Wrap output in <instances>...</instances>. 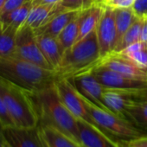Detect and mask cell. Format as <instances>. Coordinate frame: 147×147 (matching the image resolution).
I'll list each match as a JSON object with an SVG mask.
<instances>
[{"label":"cell","mask_w":147,"mask_h":147,"mask_svg":"<svg viewBox=\"0 0 147 147\" xmlns=\"http://www.w3.org/2000/svg\"><path fill=\"white\" fill-rule=\"evenodd\" d=\"M104 5L96 3L91 7L80 11L79 13V36L77 42L87 36L96 30L99 21L102 16Z\"/></svg>","instance_id":"17"},{"label":"cell","mask_w":147,"mask_h":147,"mask_svg":"<svg viewBox=\"0 0 147 147\" xmlns=\"http://www.w3.org/2000/svg\"><path fill=\"white\" fill-rule=\"evenodd\" d=\"M33 5H55L59 4L61 0H32Z\"/></svg>","instance_id":"33"},{"label":"cell","mask_w":147,"mask_h":147,"mask_svg":"<svg viewBox=\"0 0 147 147\" xmlns=\"http://www.w3.org/2000/svg\"><path fill=\"white\" fill-rule=\"evenodd\" d=\"M82 98L83 99L95 125L102 129L111 137L120 141H128L145 135V133L137 128L128 119L122 118L109 110H105L97 107L82 96Z\"/></svg>","instance_id":"5"},{"label":"cell","mask_w":147,"mask_h":147,"mask_svg":"<svg viewBox=\"0 0 147 147\" xmlns=\"http://www.w3.org/2000/svg\"><path fill=\"white\" fill-rule=\"evenodd\" d=\"M95 1H96V3H100V4H101L102 0H95Z\"/></svg>","instance_id":"39"},{"label":"cell","mask_w":147,"mask_h":147,"mask_svg":"<svg viewBox=\"0 0 147 147\" xmlns=\"http://www.w3.org/2000/svg\"><path fill=\"white\" fill-rule=\"evenodd\" d=\"M0 96L16 127L33 128L39 123L31 93L0 78Z\"/></svg>","instance_id":"4"},{"label":"cell","mask_w":147,"mask_h":147,"mask_svg":"<svg viewBox=\"0 0 147 147\" xmlns=\"http://www.w3.org/2000/svg\"><path fill=\"white\" fill-rule=\"evenodd\" d=\"M96 4L95 0H61V6L66 11H82Z\"/></svg>","instance_id":"27"},{"label":"cell","mask_w":147,"mask_h":147,"mask_svg":"<svg viewBox=\"0 0 147 147\" xmlns=\"http://www.w3.org/2000/svg\"><path fill=\"white\" fill-rule=\"evenodd\" d=\"M3 134L5 140L11 147H47L38 125L33 128H4Z\"/></svg>","instance_id":"14"},{"label":"cell","mask_w":147,"mask_h":147,"mask_svg":"<svg viewBox=\"0 0 147 147\" xmlns=\"http://www.w3.org/2000/svg\"><path fill=\"white\" fill-rule=\"evenodd\" d=\"M0 78L30 93L45 89L54 85L58 79L55 70L16 57L0 58Z\"/></svg>","instance_id":"2"},{"label":"cell","mask_w":147,"mask_h":147,"mask_svg":"<svg viewBox=\"0 0 147 147\" xmlns=\"http://www.w3.org/2000/svg\"><path fill=\"white\" fill-rule=\"evenodd\" d=\"M146 90L147 88L141 90L105 88L103 103L108 110L125 119V113L127 107L135 100H144Z\"/></svg>","instance_id":"11"},{"label":"cell","mask_w":147,"mask_h":147,"mask_svg":"<svg viewBox=\"0 0 147 147\" xmlns=\"http://www.w3.org/2000/svg\"><path fill=\"white\" fill-rule=\"evenodd\" d=\"M28 0H6V2L5 4V6L3 8L1 16L9 13L19 7H21L23 5H24ZM0 16V17H1Z\"/></svg>","instance_id":"31"},{"label":"cell","mask_w":147,"mask_h":147,"mask_svg":"<svg viewBox=\"0 0 147 147\" xmlns=\"http://www.w3.org/2000/svg\"><path fill=\"white\" fill-rule=\"evenodd\" d=\"M63 11H66L61 6L60 3L55 5H33L24 25L35 30Z\"/></svg>","instance_id":"15"},{"label":"cell","mask_w":147,"mask_h":147,"mask_svg":"<svg viewBox=\"0 0 147 147\" xmlns=\"http://www.w3.org/2000/svg\"><path fill=\"white\" fill-rule=\"evenodd\" d=\"M97 39L101 59L115 50L116 48V25L114 9L105 6L102 16L96 28Z\"/></svg>","instance_id":"9"},{"label":"cell","mask_w":147,"mask_h":147,"mask_svg":"<svg viewBox=\"0 0 147 147\" xmlns=\"http://www.w3.org/2000/svg\"><path fill=\"white\" fill-rule=\"evenodd\" d=\"M14 57L34 63L47 69L54 70L39 48L34 30L26 25H24L18 31Z\"/></svg>","instance_id":"6"},{"label":"cell","mask_w":147,"mask_h":147,"mask_svg":"<svg viewBox=\"0 0 147 147\" xmlns=\"http://www.w3.org/2000/svg\"><path fill=\"white\" fill-rule=\"evenodd\" d=\"M5 2H6V0H0V16H1V13H2V11H3Z\"/></svg>","instance_id":"36"},{"label":"cell","mask_w":147,"mask_h":147,"mask_svg":"<svg viewBox=\"0 0 147 147\" xmlns=\"http://www.w3.org/2000/svg\"><path fill=\"white\" fill-rule=\"evenodd\" d=\"M78 36H79V15L74 20H72L57 36L58 42L62 50L65 51L75 44L77 42Z\"/></svg>","instance_id":"25"},{"label":"cell","mask_w":147,"mask_h":147,"mask_svg":"<svg viewBox=\"0 0 147 147\" xmlns=\"http://www.w3.org/2000/svg\"><path fill=\"white\" fill-rule=\"evenodd\" d=\"M38 127L47 147H83L75 139L52 126L38 125Z\"/></svg>","instance_id":"18"},{"label":"cell","mask_w":147,"mask_h":147,"mask_svg":"<svg viewBox=\"0 0 147 147\" xmlns=\"http://www.w3.org/2000/svg\"><path fill=\"white\" fill-rule=\"evenodd\" d=\"M0 27H1V24H0Z\"/></svg>","instance_id":"40"},{"label":"cell","mask_w":147,"mask_h":147,"mask_svg":"<svg viewBox=\"0 0 147 147\" xmlns=\"http://www.w3.org/2000/svg\"><path fill=\"white\" fill-rule=\"evenodd\" d=\"M5 138H4V134H3V128L0 127V147H4L5 144Z\"/></svg>","instance_id":"35"},{"label":"cell","mask_w":147,"mask_h":147,"mask_svg":"<svg viewBox=\"0 0 147 147\" xmlns=\"http://www.w3.org/2000/svg\"><path fill=\"white\" fill-rule=\"evenodd\" d=\"M115 14V25H116V48L115 50L119 46L125 34L133 24V22L137 19L135 13L133 12L131 7V8H119L114 9Z\"/></svg>","instance_id":"22"},{"label":"cell","mask_w":147,"mask_h":147,"mask_svg":"<svg viewBox=\"0 0 147 147\" xmlns=\"http://www.w3.org/2000/svg\"><path fill=\"white\" fill-rule=\"evenodd\" d=\"M80 11H63L54 17L49 22L43 26L35 30L36 34H45L57 37L61 30L72 21L75 19Z\"/></svg>","instance_id":"19"},{"label":"cell","mask_w":147,"mask_h":147,"mask_svg":"<svg viewBox=\"0 0 147 147\" xmlns=\"http://www.w3.org/2000/svg\"><path fill=\"white\" fill-rule=\"evenodd\" d=\"M67 80L83 98L102 109L108 110L103 103L105 88L94 76L92 71L82 73Z\"/></svg>","instance_id":"12"},{"label":"cell","mask_w":147,"mask_h":147,"mask_svg":"<svg viewBox=\"0 0 147 147\" xmlns=\"http://www.w3.org/2000/svg\"><path fill=\"white\" fill-rule=\"evenodd\" d=\"M31 96L38 115V125L52 126L81 144L77 119L61 100L55 84L31 93Z\"/></svg>","instance_id":"1"},{"label":"cell","mask_w":147,"mask_h":147,"mask_svg":"<svg viewBox=\"0 0 147 147\" xmlns=\"http://www.w3.org/2000/svg\"><path fill=\"white\" fill-rule=\"evenodd\" d=\"M94 76L105 88L141 90L147 88V82L126 77L107 67L96 66L91 70Z\"/></svg>","instance_id":"8"},{"label":"cell","mask_w":147,"mask_h":147,"mask_svg":"<svg viewBox=\"0 0 147 147\" xmlns=\"http://www.w3.org/2000/svg\"><path fill=\"white\" fill-rule=\"evenodd\" d=\"M125 147H147V134L136 138L124 141Z\"/></svg>","instance_id":"32"},{"label":"cell","mask_w":147,"mask_h":147,"mask_svg":"<svg viewBox=\"0 0 147 147\" xmlns=\"http://www.w3.org/2000/svg\"><path fill=\"white\" fill-rule=\"evenodd\" d=\"M55 86L61 100L74 116L76 119L95 125L83 99L67 79L58 78L55 82Z\"/></svg>","instance_id":"7"},{"label":"cell","mask_w":147,"mask_h":147,"mask_svg":"<svg viewBox=\"0 0 147 147\" xmlns=\"http://www.w3.org/2000/svg\"><path fill=\"white\" fill-rule=\"evenodd\" d=\"M134 2L135 0H102L101 4L113 9H119L131 8L133 5Z\"/></svg>","instance_id":"30"},{"label":"cell","mask_w":147,"mask_h":147,"mask_svg":"<svg viewBox=\"0 0 147 147\" xmlns=\"http://www.w3.org/2000/svg\"><path fill=\"white\" fill-rule=\"evenodd\" d=\"M125 117L147 134V100H138L131 103L125 110Z\"/></svg>","instance_id":"20"},{"label":"cell","mask_w":147,"mask_h":147,"mask_svg":"<svg viewBox=\"0 0 147 147\" xmlns=\"http://www.w3.org/2000/svg\"><path fill=\"white\" fill-rule=\"evenodd\" d=\"M143 27H142V33H141V41L147 42V18L143 19Z\"/></svg>","instance_id":"34"},{"label":"cell","mask_w":147,"mask_h":147,"mask_svg":"<svg viewBox=\"0 0 147 147\" xmlns=\"http://www.w3.org/2000/svg\"><path fill=\"white\" fill-rule=\"evenodd\" d=\"M79 137L83 147H125L124 141L118 140L94 124L77 119Z\"/></svg>","instance_id":"10"},{"label":"cell","mask_w":147,"mask_h":147,"mask_svg":"<svg viewBox=\"0 0 147 147\" xmlns=\"http://www.w3.org/2000/svg\"><path fill=\"white\" fill-rule=\"evenodd\" d=\"M36 37L43 56L51 67L55 70L58 67L64 53L57 37L45 34H36Z\"/></svg>","instance_id":"16"},{"label":"cell","mask_w":147,"mask_h":147,"mask_svg":"<svg viewBox=\"0 0 147 147\" xmlns=\"http://www.w3.org/2000/svg\"><path fill=\"white\" fill-rule=\"evenodd\" d=\"M12 126H15L13 120L8 113L2 97L0 96V127L4 129Z\"/></svg>","instance_id":"28"},{"label":"cell","mask_w":147,"mask_h":147,"mask_svg":"<svg viewBox=\"0 0 147 147\" xmlns=\"http://www.w3.org/2000/svg\"><path fill=\"white\" fill-rule=\"evenodd\" d=\"M101 60L96 30L65 50L58 67L57 78L69 79L91 71Z\"/></svg>","instance_id":"3"},{"label":"cell","mask_w":147,"mask_h":147,"mask_svg":"<svg viewBox=\"0 0 147 147\" xmlns=\"http://www.w3.org/2000/svg\"><path fill=\"white\" fill-rule=\"evenodd\" d=\"M120 53L131 60L138 67L147 71V42L139 41L128 46Z\"/></svg>","instance_id":"24"},{"label":"cell","mask_w":147,"mask_h":147,"mask_svg":"<svg viewBox=\"0 0 147 147\" xmlns=\"http://www.w3.org/2000/svg\"><path fill=\"white\" fill-rule=\"evenodd\" d=\"M4 147H11V146L5 141V144H4Z\"/></svg>","instance_id":"37"},{"label":"cell","mask_w":147,"mask_h":147,"mask_svg":"<svg viewBox=\"0 0 147 147\" xmlns=\"http://www.w3.org/2000/svg\"><path fill=\"white\" fill-rule=\"evenodd\" d=\"M18 31L11 27H0V58L14 57Z\"/></svg>","instance_id":"23"},{"label":"cell","mask_w":147,"mask_h":147,"mask_svg":"<svg viewBox=\"0 0 147 147\" xmlns=\"http://www.w3.org/2000/svg\"><path fill=\"white\" fill-rule=\"evenodd\" d=\"M32 7L33 1L28 0L21 7L0 17V24L3 27H11L19 30L25 24Z\"/></svg>","instance_id":"21"},{"label":"cell","mask_w":147,"mask_h":147,"mask_svg":"<svg viewBox=\"0 0 147 147\" xmlns=\"http://www.w3.org/2000/svg\"><path fill=\"white\" fill-rule=\"evenodd\" d=\"M143 22H144L143 19L137 18V19L133 22V24L131 25V27L125 34L119 46L118 47L115 52H120L124 50L125 48H127L128 46L141 41Z\"/></svg>","instance_id":"26"},{"label":"cell","mask_w":147,"mask_h":147,"mask_svg":"<svg viewBox=\"0 0 147 147\" xmlns=\"http://www.w3.org/2000/svg\"><path fill=\"white\" fill-rule=\"evenodd\" d=\"M131 9L137 18L141 19L147 18V0H135Z\"/></svg>","instance_id":"29"},{"label":"cell","mask_w":147,"mask_h":147,"mask_svg":"<svg viewBox=\"0 0 147 147\" xmlns=\"http://www.w3.org/2000/svg\"><path fill=\"white\" fill-rule=\"evenodd\" d=\"M144 100H147V90H146V92H145V94H144Z\"/></svg>","instance_id":"38"},{"label":"cell","mask_w":147,"mask_h":147,"mask_svg":"<svg viewBox=\"0 0 147 147\" xmlns=\"http://www.w3.org/2000/svg\"><path fill=\"white\" fill-rule=\"evenodd\" d=\"M99 65L107 67L126 77L147 82V71L138 67L131 60L120 52H112L103 57Z\"/></svg>","instance_id":"13"}]
</instances>
